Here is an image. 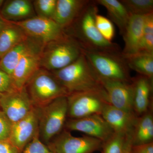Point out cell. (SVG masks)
<instances>
[{"mask_svg": "<svg viewBox=\"0 0 153 153\" xmlns=\"http://www.w3.org/2000/svg\"><path fill=\"white\" fill-rule=\"evenodd\" d=\"M97 4L90 1L65 32L78 42L83 49L95 52L120 51L118 44L106 41L99 32L95 24L98 13Z\"/></svg>", "mask_w": 153, "mask_h": 153, "instance_id": "obj_1", "label": "cell"}, {"mask_svg": "<svg viewBox=\"0 0 153 153\" xmlns=\"http://www.w3.org/2000/svg\"><path fill=\"white\" fill-rule=\"evenodd\" d=\"M50 71L69 94L104 89L100 79L83 53L70 65Z\"/></svg>", "mask_w": 153, "mask_h": 153, "instance_id": "obj_2", "label": "cell"}, {"mask_svg": "<svg viewBox=\"0 0 153 153\" xmlns=\"http://www.w3.org/2000/svg\"><path fill=\"white\" fill-rule=\"evenodd\" d=\"M83 53L100 80L131 82L130 69L122 51L95 52L83 50Z\"/></svg>", "mask_w": 153, "mask_h": 153, "instance_id": "obj_3", "label": "cell"}, {"mask_svg": "<svg viewBox=\"0 0 153 153\" xmlns=\"http://www.w3.org/2000/svg\"><path fill=\"white\" fill-rule=\"evenodd\" d=\"M82 53L78 42L66 34L44 45L41 54V68L49 71L59 70L74 62Z\"/></svg>", "mask_w": 153, "mask_h": 153, "instance_id": "obj_4", "label": "cell"}, {"mask_svg": "<svg viewBox=\"0 0 153 153\" xmlns=\"http://www.w3.org/2000/svg\"><path fill=\"white\" fill-rule=\"evenodd\" d=\"M25 87L33 106L37 108L69 94L51 71L41 68L29 79Z\"/></svg>", "mask_w": 153, "mask_h": 153, "instance_id": "obj_5", "label": "cell"}, {"mask_svg": "<svg viewBox=\"0 0 153 153\" xmlns=\"http://www.w3.org/2000/svg\"><path fill=\"white\" fill-rule=\"evenodd\" d=\"M38 109L39 137L47 145L64 128L68 112L67 97H59Z\"/></svg>", "mask_w": 153, "mask_h": 153, "instance_id": "obj_6", "label": "cell"}, {"mask_svg": "<svg viewBox=\"0 0 153 153\" xmlns=\"http://www.w3.org/2000/svg\"><path fill=\"white\" fill-rule=\"evenodd\" d=\"M67 100V117L71 119L101 115L105 106L109 104L104 89L70 94Z\"/></svg>", "mask_w": 153, "mask_h": 153, "instance_id": "obj_7", "label": "cell"}, {"mask_svg": "<svg viewBox=\"0 0 153 153\" xmlns=\"http://www.w3.org/2000/svg\"><path fill=\"white\" fill-rule=\"evenodd\" d=\"M102 143L87 135L73 136L64 129L47 146L52 153H94L101 150Z\"/></svg>", "mask_w": 153, "mask_h": 153, "instance_id": "obj_8", "label": "cell"}, {"mask_svg": "<svg viewBox=\"0 0 153 153\" xmlns=\"http://www.w3.org/2000/svg\"><path fill=\"white\" fill-rule=\"evenodd\" d=\"M9 22L19 26L27 36L44 45L66 34L65 30L52 19L38 16L21 22Z\"/></svg>", "mask_w": 153, "mask_h": 153, "instance_id": "obj_9", "label": "cell"}, {"mask_svg": "<svg viewBox=\"0 0 153 153\" xmlns=\"http://www.w3.org/2000/svg\"><path fill=\"white\" fill-rule=\"evenodd\" d=\"M64 128L68 131H76L84 133L102 142L108 140L114 134L112 129L100 114L76 119H68L66 121Z\"/></svg>", "mask_w": 153, "mask_h": 153, "instance_id": "obj_10", "label": "cell"}, {"mask_svg": "<svg viewBox=\"0 0 153 153\" xmlns=\"http://www.w3.org/2000/svg\"><path fill=\"white\" fill-rule=\"evenodd\" d=\"M0 107L13 123L27 116L34 108L25 87L0 94Z\"/></svg>", "mask_w": 153, "mask_h": 153, "instance_id": "obj_11", "label": "cell"}, {"mask_svg": "<svg viewBox=\"0 0 153 153\" xmlns=\"http://www.w3.org/2000/svg\"><path fill=\"white\" fill-rule=\"evenodd\" d=\"M38 132V110L34 107L27 116L12 124L9 140L22 152Z\"/></svg>", "mask_w": 153, "mask_h": 153, "instance_id": "obj_12", "label": "cell"}, {"mask_svg": "<svg viewBox=\"0 0 153 153\" xmlns=\"http://www.w3.org/2000/svg\"><path fill=\"white\" fill-rule=\"evenodd\" d=\"M109 104L129 112H134L133 89L131 82L100 80Z\"/></svg>", "mask_w": 153, "mask_h": 153, "instance_id": "obj_13", "label": "cell"}, {"mask_svg": "<svg viewBox=\"0 0 153 153\" xmlns=\"http://www.w3.org/2000/svg\"><path fill=\"white\" fill-rule=\"evenodd\" d=\"M44 46L41 42L28 36L0 59V69L11 76L22 57L31 52L42 50Z\"/></svg>", "mask_w": 153, "mask_h": 153, "instance_id": "obj_14", "label": "cell"}, {"mask_svg": "<svg viewBox=\"0 0 153 153\" xmlns=\"http://www.w3.org/2000/svg\"><path fill=\"white\" fill-rule=\"evenodd\" d=\"M101 115L114 133L124 135L133 131L138 117L134 112L119 109L110 104L105 106Z\"/></svg>", "mask_w": 153, "mask_h": 153, "instance_id": "obj_15", "label": "cell"}, {"mask_svg": "<svg viewBox=\"0 0 153 153\" xmlns=\"http://www.w3.org/2000/svg\"><path fill=\"white\" fill-rule=\"evenodd\" d=\"M145 16L131 15L122 35L124 42V47L122 51L123 55H133L140 50Z\"/></svg>", "mask_w": 153, "mask_h": 153, "instance_id": "obj_16", "label": "cell"}, {"mask_svg": "<svg viewBox=\"0 0 153 153\" xmlns=\"http://www.w3.org/2000/svg\"><path fill=\"white\" fill-rule=\"evenodd\" d=\"M41 51H35L25 55L14 69L11 77L18 90L25 87L29 79L41 68Z\"/></svg>", "mask_w": 153, "mask_h": 153, "instance_id": "obj_17", "label": "cell"}, {"mask_svg": "<svg viewBox=\"0 0 153 153\" xmlns=\"http://www.w3.org/2000/svg\"><path fill=\"white\" fill-rule=\"evenodd\" d=\"M90 1L57 0L53 21L65 30L75 21Z\"/></svg>", "mask_w": 153, "mask_h": 153, "instance_id": "obj_18", "label": "cell"}, {"mask_svg": "<svg viewBox=\"0 0 153 153\" xmlns=\"http://www.w3.org/2000/svg\"><path fill=\"white\" fill-rule=\"evenodd\" d=\"M0 14L8 22H21L37 16L30 0L5 1Z\"/></svg>", "mask_w": 153, "mask_h": 153, "instance_id": "obj_19", "label": "cell"}, {"mask_svg": "<svg viewBox=\"0 0 153 153\" xmlns=\"http://www.w3.org/2000/svg\"><path fill=\"white\" fill-rule=\"evenodd\" d=\"M152 81L141 75L131 79L134 111L137 114H143L148 111L152 89Z\"/></svg>", "mask_w": 153, "mask_h": 153, "instance_id": "obj_20", "label": "cell"}, {"mask_svg": "<svg viewBox=\"0 0 153 153\" xmlns=\"http://www.w3.org/2000/svg\"><path fill=\"white\" fill-rule=\"evenodd\" d=\"M95 1L105 8L110 20L117 25L123 35L131 16L123 4L117 0H97Z\"/></svg>", "mask_w": 153, "mask_h": 153, "instance_id": "obj_21", "label": "cell"}, {"mask_svg": "<svg viewBox=\"0 0 153 153\" xmlns=\"http://www.w3.org/2000/svg\"><path fill=\"white\" fill-rule=\"evenodd\" d=\"M7 22V25L0 33V59L28 37L20 27Z\"/></svg>", "mask_w": 153, "mask_h": 153, "instance_id": "obj_22", "label": "cell"}, {"mask_svg": "<svg viewBox=\"0 0 153 153\" xmlns=\"http://www.w3.org/2000/svg\"><path fill=\"white\" fill-rule=\"evenodd\" d=\"M132 135L133 145L153 142V117L151 112L147 111L137 118Z\"/></svg>", "mask_w": 153, "mask_h": 153, "instance_id": "obj_23", "label": "cell"}, {"mask_svg": "<svg viewBox=\"0 0 153 153\" xmlns=\"http://www.w3.org/2000/svg\"><path fill=\"white\" fill-rule=\"evenodd\" d=\"M123 56L130 69L153 80V53L139 52L133 55Z\"/></svg>", "mask_w": 153, "mask_h": 153, "instance_id": "obj_24", "label": "cell"}, {"mask_svg": "<svg viewBox=\"0 0 153 153\" xmlns=\"http://www.w3.org/2000/svg\"><path fill=\"white\" fill-rule=\"evenodd\" d=\"M131 15L146 16L153 13V0H121Z\"/></svg>", "mask_w": 153, "mask_h": 153, "instance_id": "obj_25", "label": "cell"}, {"mask_svg": "<svg viewBox=\"0 0 153 153\" xmlns=\"http://www.w3.org/2000/svg\"><path fill=\"white\" fill-rule=\"evenodd\" d=\"M140 52L153 53V13L145 16L142 41Z\"/></svg>", "mask_w": 153, "mask_h": 153, "instance_id": "obj_26", "label": "cell"}, {"mask_svg": "<svg viewBox=\"0 0 153 153\" xmlns=\"http://www.w3.org/2000/svg\"><path fill=\"white\" fill-rule=\"evenodd\" d=\"M127 135L114 133L110 138L102 143V153H123Z\"/></svg>", "mask_w": 153, "mask_h": 153, "instance_id": "obj_27", "label": "cell"}, {"mask_svg": "<svg viewBox=\"0 0 153 153\" xmlns=\"http://www.w3.org/2000/svg\"><path fill=\"white\" fill-rule=\"evenodd\" d=\"M33 2L36 16L53 20L57 0H35Z\"/></svg>", "mask_w": 153, "mask_h": 153, "instance_id": "obj_28", "label": "cell"}, {"mask_svg": "<svg viewBox=\"0 0 153 153\" xmlns=\"http://www.w3.org/2000/svg\"><path fill=\"white\" fill-rule=\"evenodd\" d=\"M95 24L99 32L106 40L112 42L115 36V29L112 22L110 19L97 14L96 16Z\"/></svg>", "mask_w": 153, "mask_h": 153, "instance_id": "obj_29", "label": "cell"}, {"mask_svg": "<svg viewBox=\"0 0 153 153\" xmlns=\"http://www.w3.org/2000/svg\"><path fill=\"white\" fill-rule=\"evenodd\" d=\"M21 153H51L47 145L41 141L38 133Z\"/></svg>", "mask_w": 153, "mask_h": 153, "instance_id": "obj_30", "label": "cell"}, {"mask_svg": "<svg viewBox=\"0 0 153 153\" xmlns=\"http://www.w3.org/2000/svg\"><path fill=\"white\" fill-rule=\"evenodd\" d=\"M17 90L10 75L0 69V94Z\"/></svg>", "mask_w": 153, "mask_h": 153, "instance_id": "obj_31", "label": "cell"}, {"mask_svg": "<svg viewBox=\"0 0 153 153\" xmlns=\"http://www.w3.org/2000/svg\"><path fill=\"white\" fill-rule=\"evenodd\" d=\"M12 124L2 111H0V141L9 139Z\"/></svg>", "mask_w": 153, "mask_h": 153, "instance_id": "obj_32", "label": "cell"}, {"mask_svg": "<svg viewBox=\"0 0 153 153\" xmlns=\"http://www.w3.org/2000/svg\"><path fill=\"white\" fill-rule=\"evenodd\" d=\"M131 153H153V142L133 145Z\"/></svg>", "mask_w": 153, "mask_h": 153, "instance_id": "obj_33", "label": "cell"}, {"mask_svg": "<svg viewBox=\"0 0 153 153\" xmlns=\"http://www.w3.org/2000/svg\"><path fill=\"white\" fill-rule=\"evenodd\" d=\"M0 153H21L9 140L0 141Z\"/></svg>", "mask_w": 153, "mask_h": 153, "instance_id": "obj_34", "label": "cell"}, {"mask_svg": "<svg viewBox=\"0 0 153 153\" xmlns=\"http://www.w3.org/2000/svg\"><path fill=\"white\" fill-rule=\"evenodd\" d=\"M132 132L128 134L126 137L125 145L123 153H131L133 145Z\"/></svg>", "mask_w": 153, "mask_h": 153, "instance_id": "obj_35", "label": "cell"}, {"mask_svg": "<svg viewBox=\"0 0 153 153\" xmlns=\"http://www.w3.org/2000/svg\"><path fill=\"white\" fill-rule=\"evenodd\" d=\"M8 22L4 20L0 14V33L2 31L6 26L7 25Z\"/></svg>", "mask_w": 153, "mask_h": 153, "instance_id": "obj_36", "label": "cell"}, {"mask_svg": "<svg viewBox=\"0 0 153 153\" xmlns=\"http://www.w3.org/2000/svg\"><path fill=\"white\" fill-rule=\"evenodd\" d=\"M4 0H0V10H1V9L3 4L4 2Z\"/></svg>", "mask_w": 153, "mask_h": 153, "instance_id": "obj_37", "label": "cell"}, {"mask_svg": "<svg viewBox=\"0 0 153 153\" xmlns=\"http://www.w3.org/2000/svg\"><path fill=\"white\" fill-rule=\"evenodd\" d=\"M51 153H52V152H51Z\"/></svg>", "mask_w": 153, "mask_h": 153, "instance_id": "obj_38", "label": "cell"}]
</instances>
